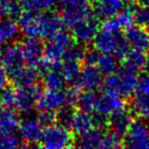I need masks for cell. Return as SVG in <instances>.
Returning <instances> with one entry per match:
<instances>
[{"instance_id": "obj_1", "label": "cell", "mask_w": 149, "mask_h": 149, "mask_svg": "<svg viewBox=\"0 0 149 149\" xmlns=\"http://www.w3.org/2000/svg\"><path fill=\"white\" fill-rule=\"evenodd\" d=\"M94 48L99 53L112 55L116 59H124L130 49L125 36L120 31L102 29L94 40Z\"/></svg>"}, {"instance_id": "obj_2", "label": "cell", "mask_w": 149, "mask_h": 149, "mask_svg": "<svg viewBox=\"0 0 149 149\" xmlns=\"http://www.w3.org/2000/svg\"><path fill=\"white\" fill-rule=\"evenodd\" d=\"M138 80L139 78L135 72L123 68L110 76H107L102 85L103 92L118 96L122 99H126L135 94Z\"/></svg>"}, {"instance_id": "obj_3", "label": "cell", "mask_w": 149, "mask_h": 149, "mask_svg": "<svg viewBox=\"0 0 149 149\" xmlns=\"http://www.w3.org/2000/svg\"><path fill=\"white\" fill-rule=\"evenodd\" d=\"M58 6L64 24L70 27L91 15V0H60Z\"/></svg>"}, {"instance_id": "obj_4", "label": "cell", "mask_w": 149, "mask_h": 149, "mask_svg": "<svg viewBox=\"0 0 149 149\" xmlns=\"http://www.w3.org/2000/svg\"><path fill=\"white\" fill-rule=\"evenodd\" d=\"M74 38L68 34L60 33L46 43L44 49V62L47 65H58L63 61L70 48L74 45Z\"/></svg>"}, {"instance_id": "obj_5", "label": "cell", "mask_w": 149, "mask_h": 149, "mask_svg": "<svg viewBox=\"0 0 149 149\" xmlns=\"http://www.w3.org/2000/svg\"><path fill=\"white\" fill-rule=\"evenodd\" d=\"M74 141L72 133L61 125H52L43 129L41 142L43 149H66Z\"/></svg>"}, {"instance_id": "obj_6", "label": "cell", "mask_w": 149, "mask_h": 149, "mask_svg": "<svg viewBox=\"0 0 149 149\" xmlns=\"http://www.w3.org/2000/svg\"><path fill=\"white\" fill-rule=\"evenodd\" d=\"M0 64L6 72L9 82L26 68L19 43L8 44L0 47Z\"/></svg>"}, {"instance_id": "obj_7", "label": "cell", "mask_w": 149, "mask_h": 149, "mask_svg": "<svg viewBox=\"0 0 149 149\" xmlns=\"http://www.w3.org/2000/svg\"><path fill=\"white\" fill-rule=\"evenodd\" d=\"M25 63L29 68H36L40 72L44 65V49L45 45L38 38H25L19 42Z\"/></svg>"}, {"instance_id": "obj_8", "label": "cell", "mask_w": 149, "mask_h": 149, "mask_svg": "<svg viewBox=\"0 0 149 149\" xmlns=\"http://www.w3.org/2000/svg\"><path fill=\"white\" fill-rule=\"evenodd\" d=\"M63 19L57 13H44L38 15V39L49 40L53 39L57 35L63 32L64 29Z\"/></svg>"}, {"instance_id": "obj_9", "label": "cell", "mask_w": 149, "mask_h": 149, "mask_svg": "<svg viewBox=\"0 0 149 149\" xmlns=\"http://www.w3.org/2000/svg\"><path fill=\"white\" fill-rule=\"evenodd\" d=\"M42 88L39 84L15 88V110L21 113H30L36 108Z\"/></svg>"}, {"instance_id": "obj_10", "label": "cell", "mask_w": 149, "mask_h": 149, "mask_svg": "<svg viewBox=\"0 0 149 149\" xmlns=\"http://www.w3.org/2000/svg\"><path fill=\"white\" fill-rule=\"evenodd\" d=\"M134 112L149 124V74L141 76L132 100Z\"/></svg>"}, {"instance_id": "obj_11", "label": "cell", "mask_w": 149, "mask_h": 149, "mask_svg": "<svg viewBox=\"0 0 149 149\" xmlns=\"http://www.w3.org/2000/svg\"><path fill=\"white\" fill-rule=\"evenodd\" d=\"M130 4L128 0H94L92 10L98 19L108 21L120 15Z\"/></svg>"}, {"instance_id": "obj_12", "label": "cell", "mask_w": 149, "mask_h": 149, "mask_svg": "<svg viewBox=\"0 0 149 149\" xmlns=\"http://www.w3.org/2000/svg\"><path fill=\"white\" fill-rule=\"evenodd\" d=\"M99 32V19L90 15L72 26V37L78 42V44L83 45L94 42Z\"/></svg>"}, {"instance_id": "obj_13", "label": "cell", "mask_w": 149, "mask_h": 149, "mask_svg": "<svg viewBox=\"0 0 149 149\" xmlns=\"http://www.w3.org/2000/svg\"><path fill=\"white\" fill-rule=\"evenodd\" d=\"M63 107H70L68 105L65 90H49L46 89L42 92L37 103V110L39 112H53L59 111Z\"/></svg>"}, {"instance_id": "obj_14", "label": "cell", "mask_w": 149, "mask_h": 149, "mask_svg": "<svg viewBox=\"0 0 149 149\" xmlns=\"http://www.w3.org/2000/svg\"><path fill=\"white\" fill-rule=\"evenodd\" d=\"M125 149H149V124L138 120L133 124L124 142Z\"/></svg>"}, {"instance_id": "obj_15", "label": "cell", "mask_w": 149, "mask_h": 149, "mask_svg": "<svg viewBox=\"0 0 149 149\" xmlns=\"http://www.w3.org/2000/svg\"><path fill=\"white\" fill-rule=\"evenodd\" d=\"M134 123L132 111L125 106L116 110L108 116V127L110 131L120 138L127 136Z\"/></svg>"}, {"instance_id": "obj_16", "label": "cell", "mask_w": 149, "mask_h": 149, "mask_svg": "<svg viewBox=\"0 0 149 149\" xmlns=\"http://www.w3.org/2000/svg\"><path fill=\"white\" fill-rule=\"evenodd\" d=\"M43 129L44 128L40 124L37 118L27 116L26 118L22 120L21 124H19V138L25 141V143L35 144L36 142L41 140Z\"/></svg>"}, {"instance_id": "obj_17", "label": "cell", "mask_w": 149, "mask_h": 149, "mask_svg": "<svg viewBox=\"0 0 149 149\" xmlns=\"http://www.w3.org/2000/svg\"><path fill=\"white\" fill-rule=\"evenodd\" d=\"M103 74L99 70V68L96 65H90L85 64L84 68H82V72L80 74L79 86L83 88L84 90L88 91H94L103 85Z\"/></svg>"}, {"instance_id": "obj_18", "label": "cell", "mask_w": 149, "mask_h": 149, "mask_svg": "<svg viewBox=\"0 0 149 149\" xmlns=\"http://www.w3.org/2000/svg\"><path fill=\"white\" fill-rule=\"evenodd\" d=\"M127 42L132 49L146 52L149 50V32L139 26L133 25L131 28L126 30L125 34Z\"/></svg>"}, {"instance_id": "obj_19", "label": "cell", "mask_w": 149, "mask_h": 149, "mask_svg": "<svg viewBox=\"0 0 149 149\" xmlns=\"http://www.w3.org/2000/svg\"><path fill=\"white\" fill-rule=\"evenodd\" d=\"M22 36L23 35L17 22L7 17L0 19V47L19 43L22 40Z\"/></svg>"}, {"instance_id": "obj_20", "label": "cell", "mask_w": 149, "mask_h": 149, "mask_svg": "<svg viewBox=\"0 0 149 149\" xmlns=\"http://www.w3.org/2000/svg\"><path fill=\"white\" fill-rule=\"evenodd\" d=\"M21 120L17 110L3 108L0 111V137L15 136L19 132Z\"/></svg>"}, {"instance_id": "obj_21", "label": "cell", "mask_w": 149, "mask_h": 149, "mask_svg": "<svg viewBox=\"0 0 149 149\" xmlns=\"http://www.w3.org/2000/svg\"><path fill=\"white\" fill-rule=\"evenodd\" d=\"M124 107V99L118 96L102 92L98 95L95 112L97 114L107 116L120 108Z\"/></svg>"}, {"instance_id": "obj_22", "label": "cell", "mask_w": 149, "mask_h": 149, "mask_svg": "<svg viewBox=\"0 0 149 149\" xmlns=\"http://www.w3.org/2000/svg\"><path fill=\"white\" fill-rule=\"evenodd\" d=\"M42 74V83L46 87V89L49 90H62L64 87V81L60 72L59 68H56V65H47L41 70Z\"/></svg>"}, {"instance_id": "obj_23", "label": "cell", "mask_w": 149, "mask_h": 149, "mask_svg": "<svg viewBox=\"0 0 149 149\" xmlns=\"http://www.w3.org/2000/svg\"><path fill=\"white\" fill-rule=\"evenodd\" d=\"M70 129L79 136L84 133L89 132L92 129H95L94 116L83 111H74L70 125Z\"/></svg>"}, {"instance_id": "obj_24", "label": "cell", "mask_w": 149, "mask_h": 149, "mask_svg": "<svg viewBox=\"0 0 149 149\" xmlns=\"http://www.w3.org/2000/svg\"><path fill=\"white\" fill-rule=\"evenodd\" d=\"M38 15L39 13L24 11L17 19V25L22 35L26 38H38Z\"/></svg>"}, {"instance_id": "obj_25", "label": "cell", "mask_w": 149, "mask_h": 149, "mask_svg": "<svg viewBox=\"0 0 149 149\" xmlns=\"http://www.w3.org/2000/svg\"><path fill=\"white\" fill-rule=\"evenodd\" d=\"M147 55L145 52L132 49L127 53L124 60V68L136 74L137 72L144 70Z\"/></svg>"}, {"instance_id": "obj_26", "label": "cell", "mask_w": 149, "mask_h": 149, "mask_svg": "<svg viewBox=\"0 0 149 149\" xmlns=\"http://www.w3.org/2000/svg\"><path fill=\"white\" fill-rule=\"evenodd\" d=\"M59 1L60 0H19L24 10L35 13H49L59 4Z\"/></svg>"}, {"instance_id": "obj_27", "label": "cell", "mask_w": 149, "mask_h": 149, "mask_svg": "<svg viewBox=\"0 0 149 149\" xmlns=\"http://www.w3.org/2000/svg\"><path fill=\"white\" fill-rule=\"evenodd\" d=\"M39 74L40 72L36 68H29V66L25 68L15 78L10 80L11 86H13L15 88H19L35 85L39 79Z\"/></svg>"}, {"instance_id": "obj_28", "label": "cell", "mask_w": 149, "mask_h": 149, "mask_svg": "<svg viewBox=\"0 0 149 149\" xmlns=\"http://www.w3.org/2000/svg\"><path fill=\"white\" fill-rule=\"evenodd\" d=\"M59 70L65 83L78 84L80 79V74H81L82 72L80 62L72 61V60H63L60 63Z\"/></svg>"}, {"instance_id": "obj_29", "label": "cell", "mask_w": 149, "mask_h": 149, "mask_svg": "<svg viewBox=\"0 0 149 149\" xmlns=\"http://www.w3.org/2000/svg\"><path fill=\"white\" fill-rule=\"evenodd\" d=\"M103 136L100 130L92 129L89 132L80 135L77 145L82 149H99Z\"/></svg>"}, {"instance_id": "obj_30", "label": "cell", "mask_w": 149, "mask_h": 149, "mask_svg": "<svg viewBox=\"0 0 149 149\" xmlns=\"http://www.w3.org/2000/svg\"><path fill=\"white\" fill-rule=\"evenodd\" d=\"M24 11L21 2L17 0H0V15L2 17L17 22Z\"/></svg>"}, {"instance_id": "obj_31", "label": "cell", "mask_w": 149, "mask_h": 149, "mask_svg": "<svg viewBox=\"0 0 149 149\" xmlns=\"http://www.w3.org/2000/svg\"><path fill=\"white\" fill-rule=\"evenodd\" d=\"M97 98L98 95L94 91L84 90L83 92H81L77 102V106L79 107L80 111L87 112V113L95 111Z\"/></svg>"}, {"instance_id": "obj_32", "label": "cell", "mask_w": 149, "mask_h": 149, "mask_svg": "<svg viewBox=\"0 0 149 149\" xmlns=\"http://www.w3.org/2000/svg\"><path fill=\"white\" fill-rule=\"evenodd\" d=\"M96 66L103 74L110 76L118 72V59L114 56L108 54L99 53L96 61Z\"/></svg>"}, {"instance_id": "obj_33", "label": "cell", "mask_w": 149, "mask_h": 149, "mask_svg": "<svg viewBox=\"0 0 149 149\" xmlns=\"http://www.w3.org/2000/svg\"><path fill=\"white\" fill-rule=\"evenodd\" d=\"M134 21L137 26L142 27L144 29H149V8L145 6L135 7L133 10Z\"/></svg>"}, {"instance_id": "obj_34", "label": "cell", "mask_w": 149, "mask_h": 149, "mask_svg": "<svg viewBox=\"0 0 149 149\" xmlns=\"http://www.w3.org/2000/svg\"><path fill=\"white\" fill-rule=\"evenodd\" d=\"M99 149H125L124 143L120 141V138L113 133H107L102 138Z\"/></svg>"}, {"instance_id": "obj_35", "label": "cell", "mask_w": 149, "mask_h": 149, "mask_svg": "<svg viewBox=\"0 0 149 149\" xmlns=\"http://www.w3.org/2000/svg\"><path fill=\"white\" fill-rule=\"evenodd\" d=\"M86 52L87 51L81 44H74L68 51L63 60H72V61L82 63V61L85 60Z\"/></svg>"}, {"instance_id": "obj_36", "label": "cell", "mask_w": 149, "mask_h": 149, "mask_svg": "<svg viewBox=\"0 0 149 149\" xmlns=\"http://www.w3.org/2000/svg\"><path fill=\"white\" fill-rule=\"evenodd\" d=\"M0 97L4 108L15 110V88L13 86L9 85L2 92H0Z\"/></svg>"}, {"instance_id": "obj_37", "label": "cell", "mask_w": 149, "mask_h": 149, "mask_svg": "<svg viewBox=\"0 0 149 149\" xmlns=\"http://www.w3.org/2000/svg\"><path fill=\"white\" fill-rule=\"evenodd\" d=\"M22 139L17 136L0 137V149H19Z\"/></svg>"}, {"instance_id": "obj_38", "label": "cell", "mask_w": 149, "mask_h": 149, "mask_svg": "<svg viewBox=\"0 0 149 149\" xmlns=\"http://www.w3.org/2000/svg\"><path fill=\"white\" fill-rule=\"evenodd\" d=\"M74 113V111L70 107H63L62 109H60L59 111L57 112V114H56L58 124L65 127V128L70 129V122H72Z\"/></svg>"}, {"instance_id": "obj_39", "label": "cell", "mask_w": 149, "mask_h": 149, "mask_svg": "<svg viewBox=\"0 0 149 149\" xmlns=\"http://www.w3.org/2000/svg\"><path fill=\"white\" fill-rule=\"evenodd\" d=\"M37 118L43 128L52 126V125H54L55 120H57L56 114L53 113V112H39Z\"/></svg>"}, {"instance_id": "obj_40", "label": "cell", "mask_w": 149, "mask_h": 149, "mask_svg": "<svg viewBox=\"0 0 149 149\" xmlns=\"http://www.w3.org/2000/svg\"><path fill=\"white\" fill-rule=\"evenodd\" d=\"M8 83H9L8 76H7L4 68H2V65L0 64V92H2L5 88L8 87L9 86Z\"/></svg>"}, {"instance_id": "obj_41", "label": "cell", "mask_w": 149, "mask_h": 149, "mask_svg": "<svg viewBox=\"0 0 149 149\" xmlns=\"http://www.w3.org/2000/svg\"><path fill=\"white\" fill-rule=\"evenodd\" d=\"M19 149H38L35 146V144H30V143H25V144H22Z\"/></svg>"}, {"instance_id": "obj_42", "label": "cell", "mask_w": 149, "mask_h": 149, "mask_svg": "<svg viewBox=\"0 0 149 149\" xmlns=\"http://www.w3.org/2000/svg\"><path fill=\"white\" fill-rule=\"evenodd\" d=\"M141 6H145L149 8V0H136Z\"/></svg>"}, {"instance_id": "obj_43", "label": "cell", "mask_w": 149, "mask_h": 149, "mask_svg": "<svg viewBox=\"0 0 149 149\" xmlns=\"http://www.w3.org/2000/svg\"><path fill=\"white\" fill-rule=\"evenodd\" d=\"M144 70H146L147 74H149V54L147 55V58H146V63H145V68Z\"/></svg>"}, {"instance_id": "obj_44", "label": "cell", "mask_w": 149, "mask_h": 149, "mask_svg": "<svg viewBox=\"0 0 149 149\" xmlns=\"http://www.w3.org/2000/svg\"><path fill=\"white\" fill-rule=\"evenodd\" d=\"M66 149H82V148H80L78 145H77V146H72V145H70V146L68 147V148H66Z\"/></svg>"}, {"instance_id": "obj_45", "label": "cell", "mask_w": 149, "mask_h": 149, "mask_svg": "<svg viewBox=\"0 0 149 149\" xmlns=\"http://www.w3.org/2000/svg\"><path fill=\"white\" fill-rule=\"evenodd\" d=\"M3 104H2V101H1V97H0V111H1V110L3 109Z\"/></svg>"}, {"instance_id": "obj_46", "label": "cell", "mask_w": 149, "mask_h": 149, "mask_svg": "<svg viewBox=\"0 0 149 149\" xmlns=\"http://www.w3.org/2000/svg\"><path fill=\"white\" fill-rule=\"evenodd\" d=\"M0 17H1V15H0Z\"/></svg>"}, {"instance_id": "obj_47", "label": "cell", "mask_w": 149, "mask_h": 149, "mask_svg": "<svg viewBox=\"0 0 149 149\" xmlns=\"http://www.w3.org/2000/svg\"><path fill=\"white\" fill-rule=\"evenodd\" d=\"M40 149H43V148H40Z\"/></svg>"}]
</instances>
